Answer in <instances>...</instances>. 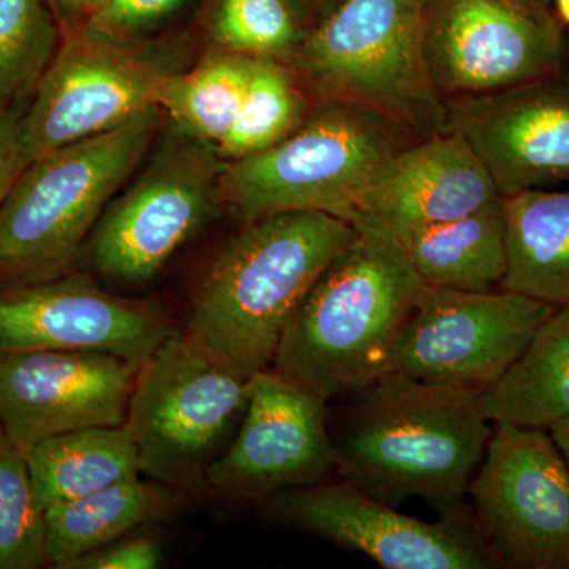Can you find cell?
<instances>
[{
  "instance_id": "6da1fadb",
  "label": "cell",
  "mask_w": 569,
  "mask_h": 569,
  "mask_svg": "<svg viewBox=\"0 0 569 569\" xmlns=\"http://www.w3.org/2000/svg\"><path fill=\"white\" fill-rule=\"evenodd\" d=\"M350 399L329 427L337 478L396 508L413 497L440 516L466 507L493 430L478 391L387 372Z\"/></svg>"
},
{
  "instance_id": "7a4b0ae2",
  "label": "cell",
  "mask_w": 569,
  "mask_h": 569,
  "mask_svg": "<svg viewBox=\"0 0 569 569\" xmlns=\"http://www.w3.org/2000/svg\"><path fill=\"white\" fill-rule=\"evenodd\" d=\"M355 236L323 212L247 223L206 272L183 336L246 378L269 369L296 309Z\"/></svg>"
},
{
  "instance_id": "3957f363",
  "label": "cell",
  "mask_w": 569,
  "mask_h": 569,
  "mask_svg": "<svg viewBox=\"0 0 569 569\" xmlns=\"http://www.w3.org/2000/svg\"><path fill=\"white\" fill-rule=\"evenodd\" d=\"M355 228L353 241L296 309L272 362L326 402L389 372L397 339L426 287L395 236Z\"/></svg>"
},
{
  "instance_id": "277c9868",
  "label": "cell",
  "mask_w": 569,
  "mask_h": 569,
  "mask_svg": "<svg viewBox=\"0 0 569 569\" xmlns=\"http://www.w3.org/2000/svg\"><path fill=\"white\" fill-rule=\"evenodd\" d=\"M160 126L159 108L33 160L0 204V291L67 274Z\"/></svg>"
},
{
  "instance_id": "5b68a950",
  "label": "cell",
  "mask_w": 569,
  "mask_h": 569,
  "mask_svg": "<svg viewBox=\"0 0 569 569\" xmlns=\"http://www.w3.org/2000/svg\"><path fill=\"white\" fill-rule=\"evenodd\" d=\"M429 0H342L288 58L318 100L365 108L419 141L447 129L425 59Z\"/></svg>"
},
{
  "instance_id": "8992f818",
  "label": "cell",
  "mask_w": 569,
  "mask_h": 569,
  "mask_svg": "<svg viewBox=\"0 0 569 569\" xmlns=\"http://www.w3.org/2000/svg\"><path fill=\"white\" fill-rule=\"evenodd\" d=\"M413 141L376 112L320 100L283 140L228 163L217 201L246 223L310 211L353 224L367 186Z\"/></svg>"
},
{
  "instance_id": "52a82bcc",
  "label": "cell",
  "mask_w": 569,
  "mask_h": 569,
  "mask_svg": "<svg viewBox=\"0 0 569 569\" xmlns=\"http://www.w3.org/2000/svg\"><path fill=\"white\" fill-rule=\"evenodd\" d=\"M249 403V378L193 346L168 337L138 367L123 426L141 473L187 490L204 489L206 473L234 437Z\"/></svg>"
},
{
  "instance_id": "ba28073f",
  "label": "cell",
  "mask_w": 569,
  "mask_h": 569,
  "mask_svg": "<svg viewBox=\"0 0 569 569\" xmlns=\"http://www.w3.org/2000/svg\"><path fill=\"white\" fill-rule=\"evenodd\" d=\"M173 73L163 54L127 40L84 24L66 31L26 111V163L156 108L164 81Z\"/></svg>"
},
{
  "instance_id": "9c48e42d",
  "label": "cell",
  "mask_w": 569,
  "mask_h": 569,
  "mask_svg": "<svg viewBox=\"0 0 569 569\" xmlns=\"http://www.w3.org/2000/svg\"><path fill=\"white\" fill-rule=\"evenodd\" d=\"M467 503L500 568L569 569V466L548 429L493 425Z\"/></svg>"
},
{
  "instance_id": "30bf717a",
  "label": "cell",
  "mask_w": 569,
  "mask_h": 569,
  "mask_svg": "<svg viewBox=\"0 0 569 569\" xmlns=\"http://www.w3.org/2000/svg\"><path fill=\"white\" fill-rule=\"evenodd\" d=\"M559 307L516 291L422 288L392 353L389 372L482 392L518 361Z\"/></svg>"
},
{
  "instance_id": "8fae6325",
  "label": "cell",
  "mask_w": 569,
  "mask_h": 569,
  "mask_svg": "<svg viewBox=\"0 0 569 569\" xmlns=\"http://www.w3.org/2000/svg\"><path fill=\"white\" fill-rule=\"evenodd\" d=\"M328 403L276 369L254 373L241 425L208 468L204 489L261 503L337 478Z\"/></svg>"
},
{
  "instance_id": "7c38bea8",
  "label": "cell",
  "mask_w": 569,
  "mask_h": 569,
  "mask_svg": "<svg viewBox=\"0 0 569 569\" xmlns=\"http://www.w3.org/2000/svg\"><path fill=\"white\" fill-rule=\"evenodd\" d=\"M227 167L209 142L183 133L181 141H171L96 224L97 271L121 282L159 274L211 211Z\"/></svg>"
},
{
  "instance_id": "4fadbf2b",
  "label": "cell",
  "mask_w": 569,
  "mask_h": 569,
  "mask_svg": "<svg viewBox=\"0 0 569 569\" xmlns=\"http://www.w3.org/2000/svg\"><path fill=\"white\" fill-rule=\"evenodd\" d=\"M271 503L287 526L365 553L385 569L500 568L468 503L426 522L339 478L288 490Z\"/></svg>"
},
{
  "instance_id": "5bb4252c",
  "label": "cell",
  "mask_w": 569,
  "mask_h": 569,
  "mask_svg": "<svg viewBox=\"0 0 569 569\" xmlns=\"http://www.w3.org/2000/svg\"><path fill=\"white\" fill-rule=\"evenodd\" d=\"M425 59L445 100L503 91L569 63L553 14L531 13L505 0H429Z\"/></svg>"
},
{
  "instance_id": "9a60e30c",
  "label": "cell",
  "mask_w": 569,
  "mask_h": 569,
  "mask_svg": "<svg viewBox=\"0 0 569 569\" xmlns=\"http://www.w3.org/2000/svg\"><path fill=\"white\" fill-rule=\"evenodd\" d=\"M176 332L159 307L107 293L84 274L0 291V356L93 351L141 365Z\"/></svg>"
},
{
  "instance_id": "2e32d148",
  "label": "cell",
  "mask_w": 569,
  "mask_h": 569,
  "mask_svg": "<svg viewBox=\"0 0 569 569\" xmlns=\"http://www.w3.org/2000/svg\"><path fill=\"white\" fill-rule=\"evenodd\" d=\"M138 367L93 351L0 356V432L24 455L71 430L122 426Z\"/></svg>"
},
{
  "instance_id": "e0dca14e",
  "label": "cell",
  "mask_w": 569,
  "mask_h": 569,
  "mask_svg": "<svg viewBox=\"0 0 569 569\" xmlns=\"http://www.w3.org/2000/svg\"><path fill=\"white\" fill-rule=\"evenodd\" d=\"M447 129L462 134L501 197L569 182V63L545 77L447 100Z\"/></svg>"
},
{
  "instance_id": "ac0fdd59",
  "label": "cell",
  "mask_w": 569,
  "mask_h": 569,
  "mask_svg": "<svg viewBox=\"0 0 569 569\" xmlns=\"http://www.w3.org/2000/svg\"><path fill=\"white\" fill-rule=\"evenodd\" d=\"M498 198L500 190L470 142L445 130L389 160L359 198L353 227L396 236L459 219Z\"/></svg>"
},
{
  "instance_id": "d6986e66",
  "label": "cell",
  "mask_w": 569,
  "mask_h": 569,
  "mask_svg": "<svg viewBox=\"0 0 569 569\" xmlns=\"http://www.w3.org/2000/svg\"><path fill=\"white\" fill-rule=\"evenodd\" d=\"M187 500L181 489L137 477L51 505L47 508V563L67 569L71 561L142 526L176 518Z\"/></svg>"
},
{
  "instance_id": "ffe728a7",
  "label": "cell",
  "mask_w": 569,
  "mask_h": 569,
  "mask_svg": "<svg viewBox=\"0 0 569 569\" xmlns=\"http://www.w3.org/2000/svg\"><path fill=\"white\" fill-rule=\"evenodd\" d=\"M427 287L445 290H497L507 274L503 197L477 211L396 234Z\"/></svg>"
},
{
  "instance_id": "44dd1931",
  "label": "cell",
  "mask_w": 569,
  "mask_h": 569,
  "mask_svg": "<svg viewBox=\"0 0 569 569\" xmlns=\"http://www.w3.org/2000/svg\"><path fill=\"white\" fill-rule=\"evenodd\" d=\"M507 274L500 288L569 307V187L503 197Z\"/></svg>"
},
{
  "instance_id": "7402d4cb",
  "label": "cell",
  "mask_w": 569,
  "mask_h": 569,
  "mask_svg": "<svg viewBox=\"0 0 569 569\" xmlns=\"http://www.w3.org/2000/svg\"><path fill=\"white\" fill-rule=\"evenodd\" d=\"M492 425L550 429L569 419V307H559L500 380L479 392Z\"/></svg>"
},
{
  "instance_id": "603a6c76",
  "label": "cell",
  "mask_w": 569,
  "mask_h": 569,
  "mask_svg": "<svg viewBox=\"0 0 569 569\" xmlns=\"http://www.w3.org/2000/svg\"><path fill=\"white\" fill-rule=\"evenodd\" d=\"M24 458L44 509L141 473L137 447L123 425L47 438L26 451Z\"/></svg>"
},
{
  "instance_id": "cb8c5ba5",
  "label": "cell",
  "mask_w": 569,
  "mask_h": 569,
  "mask_svg": "<svg viewBox=\"0 0 569 569\" xmlns=\"http://www.w3.org/2000/svg\"><path fill=\"white\" fill-rule=\"evenodd\" d=\"M252 56L216 52L200 66L164 81L157 108L170 116L181 133L219 146L230 132L244 99Z\"/></svg>"
},
{
  "instance_id": "d4e9b609",
  "label": "cell",
  "mask_w": 569,
  "mask_h": 569,
  "mask_svg": "<svg viewBox=\"0 0 569 569\" xmlns=\"http://www.w3.org/2000/svg\"><path fill=\"white\" fill-rule=\"evenodd\" d=\"M306 116L298 74L279 59L253 58L241 108L217 151L231 162L253 156L288 137Z\"/></svg>"
},
{
  "instance_id": "484cf974",
  "label": "cell",
  "mask_w": 569,
  "mask_h": 569,
  "mask_svg": "<svg viewBox=\"0 0 569 569\" xmlns=\"http://www.w3.org/2000/svg\"><path fill=\"white\" fill-rule=\"evenodd\" d=\"M59 39L47 0H0V110L31 99Z\"/></svg>"
},
{
  "instance_id": "4316f807",
  "label": "cell",
  "mask_w": 569,
  "mask_h": 569,
  "mask_svg": "<svg viewBox=\"0 0 569 569\" xmlns=\"http://www.w3.org/2000/svg\"><path fill=\"white\" fill-rule=\"evenodd\" d=\"M47 563V509L37 497L24 455L0 432V569Z\"/></svg>"
},
{
  "instance_id": "83f0119b",
  "label": "cell",
  "mask_w": 569,
  "mask_h": 569,
  "mask_svg": "<svg viewBox=\"0 0 569 569\" xmlns=\"http://www.w3.org/2000/svg\"><path fill=\"white\" fill-rule=\"evenodd\" d=\"M212 36L227 51L252 58H287L302 40L290 0H220Z\"/></svg>"
},
{
  "instance_id": "f1b7e54d",
  "label": "cell",
  "mask_w": 569,
  "mask_h": 569,
  "mask_svg": "<svg viewBox=\"0 0 569 569\" xmlns=\"http://www.w3.org/2000/svg\"><path fill=\"white\" fill-rule=\"evenodd\" d=\"M183 0H100L86 28L112 39L127 40L173 14Z\"/></svg>"
},
{
  "instance_id": "f546056e",
  "label": "cell",
  "mask_w": 569,
  "mask_h": 569,
  "mask_svg": "<svg viewBox=\"0 0 569 569\" xmlns=\"http://www.w3.org/2000/svg\"><path fill=\"white\" fill-rule=\"evenodd\" d=\"M162 549L151 537L112 541L71 561L67 569H153L159 567Z\"/></svg>"
},
{
  "instance_id": "4dcf8cb0",
  "label": "cell",
  "mask_w": 569,
  "mask_h": 569,
  "mask_svg": "<svg viewBox=\"0 0 569 569\" xmlns=\"http://www.w3.org/2000/svg\"><path fill=\"white\" fill-rule=\"evenodd\" d=\"M31 99L18 100L0 110V204L28 167L22 151V126Z\"/></svg>"
},
{
  "instance_id": "1f68e13d",
  "label": "cell",
  "mask_w": 569,
  "mask_h": 569,
  "mask_svg": "<svg viewBox=\"0 0 569 569\" xmlns=\"http://www.w3.org/2000/svg\"><path fill=\"white\" fill-rule=\"evenodd\" d=\"M100 0H50L56 18L62 22L63 29L78 28L96 9Z\"/></svg>"
},
{
  "instance_id": "d6a6232c",
  "label": "cell",
  "mask_w": 569,
  "mask_h": 569,
  "mask_svg": "<svg viewBox=\"0 0 569 569\" xmlns=\"http://www.w3.org/2000/svg\"><path fill=\"white\" fill-rule=\"evenodd\" d=\"M549 433L556 440L557 447H559L569 466V419L550 427Z\"/></svg>"
},
{
  "instance_id": "836d02e7",
  "label": "cell",
  "mask_w": 569,
  "mask_h": 569,
  "mask_svg": "<svg viewBox=\"0 0 569 569\" xmlns=\"http://www.w3.org/2000/svg\"><path fill=\"white\" fill-rule=\"evenodd\" d=\"M505 2L529 10L531 13L545 14V17L552 14V0H505Z\"/></svg>"
},
{
  "instance_id": "e575fe53",
  "label": "cell",
  "mask_w": 569,
  "mask_h": 569,
  "mask_svg": "<svg viewBox=\"0 0 569 569\" xmlns=\"http://www.w3.org/2000/svg\"><path fill=\"white\" fill-rule=\"evenodd\" d=\"M306 2L309 3V7H312V9L320 11V20H323L326 14L335 9V7L339 6L342 0H306Z\"/></svg>"
},
{
  "instance_id": "d590c367",
  "label": "cell",
  "mask_w": 569,
  "mask_h": 569,
  "mask_svg": "<svg viewBox=\"0 0 569 569\" xmlns=\"http://www.w3.org/2000/svg\"><path fill=\"white\" fill-rule=\"evenodd\" d=\"M552 7L556 9L557 20L569 26V0H552Z\"/></svg>"
}]
</instances>
